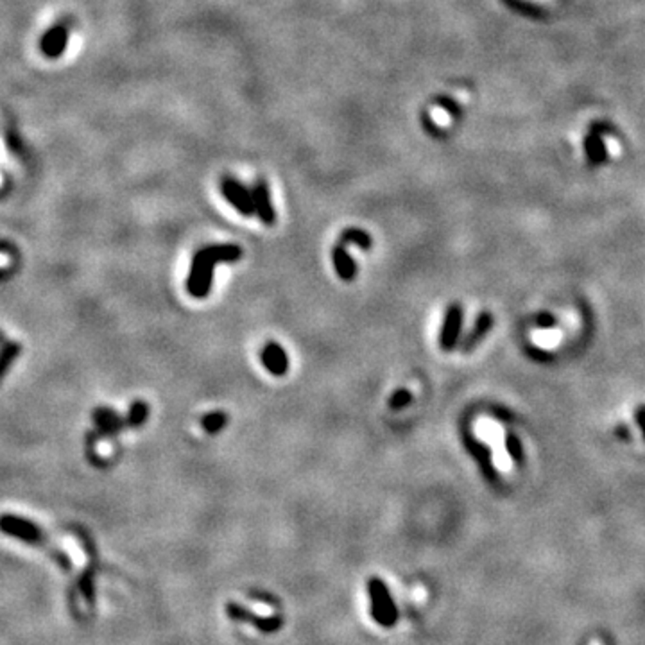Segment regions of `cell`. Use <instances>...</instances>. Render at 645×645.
<instances>
[{
    "instance_id": "obj_1",
    "label": "cell",
    "mask_w": 645,
    "mask_h": 645,
    "mask_svg": "<svg viewBox=\"0 0 645 645\" xmlns=\"http://www.w3.org/2000/svg\"><path fill=\"white\" fill-rule=\"evenodd\" d=\"M242 257V249L237 244H212L196 251L192 258L187 278V292L196 299L210 294L214 283V269L219 264H235Z\"/></svg>"
},
{
    "instance_id": "obj_2",
    "label": "cell",
    "mask_w": 645,
    "mask_h": 645,
    "mask_svg": "<svg viewBox=\"0 0 645 645\" xmlns=\"http://www.w3.org/2000/svg\"><path fill=\"white\" fill-rule=\"evenodd\" d=\"M368 595L371 600V617L382 627H393L398 622V608L388 585L379 577L368 581Z\"/></svg>"
},
{
    "instance_id": "obj_3",
    "label": "cell",
    "mask_w": 645,
    "mask_h": 645,
    "mask_svg": "<svg viewBox=\"0 0 645 645\" xmlns=\"http://www.w3.org/2000/svg\"><path fill=\"white\" fill-rule=\"evenodd\" d=\"M0 533L5 536L29 543L33 547H49V538L34 522L18 514H0Z\"/></svg>"
},
{
    "instance_id": "obj_4",
    "label": "cell",
    "mask_w": 645,
    "mask_h": 645,
    "mask_svg": "<svg viewBox=\"0 0 645 645\" xmlns=\"http://www.w3.org/2000/svg\"><path fill=\"white\" fill-rule=\"evenodd\" d=\"M226 613H228V617L231 618V620L251 624V626L257 627L258 631L266 633V635L276 633L281 626H283V618H281L280 615H273V617H260V615L249 611L248 608H244V606H240V604H237V603L226 604Z\"/></svg>"
},
{
    "instance_id": "obj_5",
    "label": "cell",
    "mask_w": 645,
    "mask_h": 645,
    "mask_svg": "<svg viewBox=\"0 0 645 645\" xmlns=\"http://www.w3.org/2000/svg\"><path fill=\"white\" fill-rule=\"evenodd\" d=\"M463 330V307L452 303L444 312L443 325L440 332V346L443 351L455 350L459 342V336Z\"/></svg>"
},
{
    "instance_id": "obj_6",
    "label": "cell",
    "mask_w": 645,
    "mask_h": 645,
    "mask_svg": "<svg viewBox=\"0 0 645 645\" xmlns=\"http://www.w3.org/2000/svg\"><path fill=\"white\" fill-rule=\"evenodd\" d=\"M220 190L223 196L226 197V201L233 206L235 210L239 212L244 217H251L255 214V206H253L251 192L244 187L242 183L237 181L235 178H225L220 183Z\"/></svg>"
},
{
    "instance_id": "obj_7",
    "label": "cell",
    "mask_w": 645,
    "mask_h": 645,
    "mask_svg": "<svg viewBox=\"0 0 645 645\" xmlns=\"http://www.w3.org/2000/svg\"><path fill=\"white\" fill-rule=\"evenodd\" d=\"M260 362L273 377H286L289 371V355L276 341H267L260 351Z\"/></svg>"
},
{
    "instance_id": "obj_8",
    "label": "cell",
    "mask_w": 645,
    "mask_h": 645,
    "mask_svg": "<svg viewBox=\"0 0 645 645\" xmlns=\"http://www.w3.org/2000/svg\"><path fill=\"white\" fill-rule=\"evenodd\" d=\"M251 199L253 206H255V214L258 215V219L262 220L266 226H273L276 223V212L275 206L271 203V196H269V187L264 179H258L255 183V187L251 190Z\"/></svg>"
},
{
    "instance_id": "obj_9",
    "label": "cell",
    "mask_w": 645,
    "mask_h": 645,
    "mask_svg": "<svg viewBox=\"0 0 645 645\" xmlns=\"http://www.w3.org/2000/svg\"><path fill=\"white\" fill-rule=\"evenodd\" d=\"M604 135H606V127L600 126V124H594L588 135H586L585 151L592 165L604 164L606 158H608V151H606V144H604Z\"/></svg>"
},
{
    "instance_id": "obj_10",
    "label": "cell",
    "mask_w": 645,
    "mask_h": 645,
    "mask_svg": "<svg viewBox=\"0 0 645 645\" xmlns=\"http://www.w3.org/2000/svg\"><path fill=\"white\" fill-rule=\"evenodd\" d=\"M94 423L101 435H115L126 427L121 414H118L117 411L110 409V407H97V409H95Z\"/></svg>"
},
{
    "instance_id": "obj_11",
    "label": "cell",
    "mask_w": 645,
    "mask_h": 645,
    "mask_svg": "<svg viewBox=\"0 0 645 645\" xmlns=\"http://www.w3.org/2000/svg\"><path fill=\"white\" fill-rule=\"evenodd\" d=\"M332 262L337 276L344 281H351L357 276V266L350 253L346 251V244L337 242L332 249Z\"/></svg>"
},
{
    "instance_id": "obj_12",
    "label": "cell",
    "mask_w": 645,
    "mask_h": 645,
    "mask_svg": "<svg viewBox=\"0 0 645 645\" xmlns=\"http://www.w3.org/2000/svg\"><path fill=\"white\" fill-rule=\"evenodd\" d=\"M66 29L63 25H54L45 36L42 38V52L49 58L60 56L65 51Z\"/></svg>"
},
{
    "instance_id": "obj_13",
    "label": "cell",
    "mask_w": 645,
    "mask_h": 645,
    "mask_svg": "<svg viewBox=\"0 0 645 645\" xmlns=\"http://www.w3.org/2000/svg\"><path fill=\"white\" fill-rule=\"evenodd\" d=\"M491 327H493V314L491 312L479 314V318H477V321H475V325H473L472 332H470V336L464 339L463 350L464 351L473 350V348L477 346L479 342H481L488 333H490Z\"/></svg>"
},
{
    "instance_id": "obj_14",
    "label": "cell",
    "mask_w": 645,
    "mask_h": 645,
    "mask_svg": "<svg viewBox=\"0 0 645 645\" xmlns=\"http://www.w3.org/2000/svg\"><path fill=\"white\" fill-rule=\"evenodd\" d=\"M149 420V405L144 400H135L127 409V416L124 420L126 427L129 429H140Z\"/></svg>"
},
{
    "instance_id": "obj_15",
    "label": "cell",
    "mask_w": 645,
    "mask_h": 645,
    "mask_svg": "<svg viewBox=\"0 0 645 645\" xmlns=\"http://www.w3.org/2000/svg\"><path fill=\"white\" fill-rule=\"evenodd\" d=\"M20 351H22V344L18 341L5 342L4 346L0 348V383L4 382L5 375L14 364V360L18 359Z\"/></svg>"
},
{
    "instance_id": "obj_16",
    "label": "cell",
    "mask_w": 645,
    "mask_h": 645,
    "mask_svg": "<svg viewBox=\"0 0 645 645\" xmlns=\"http://www.w3.org/2000/svg\"><path fill=\"white\" fill-rule=\"evenodd\" d=\"M228 425V414L225 411H210L201 418V427L206 434L215 435L223 432V429Z\"/></svg>"
},
{
    "instance_id": "obj_17",
    "label": "cell",
    "mask_w": 645,
    "mask_h": 645,
    "mask_svg": "<svg viewBox=\"0 0 645 645\" xmlns=\"http://www.w3.org/2000/svg\"><path fill=\"white\" fill-rule=\"evenodd\" d=\"M339 242L341 244H353V246H357V248H360V249H364V251H368V249H371V237L368 233H366L364 229H360V228H346L344 229V231H342L341 235H339Z\"/></svg>"
},
{
    "instance_id": "obj_18",
    "label": "cell",
    "mask_w": 645,
    "mask_h": 645,
    "mask_svg": "<svg viewBox=\"0 0 645 645\" xmlns=\"http://www.w3.org/2000/svg\"><path fill=\"white\" fill-rule=\"evenodd\" d=\"M505 452L509 454V457L513 459L514 463H522V459H524V448H522V443L514 434H507L505 435Z\"/></svg>"
},
{
    "instance_id": "obj_19",
    "label": "cell",
    "mask_w": 645,
    "mask_h": 645,
    "mask_svg": "<svg viewBox=\"0 0 645 645\" xmlns=\"http://www.w3.org/2000/svg\"><path fill=\"white\" fill-rule=\"evenodd\" d=\"M411 402H412L411 391H407V389H400V391H396V393L391 396V400H389V407L394 409V411H400V409L407 407Z\"/></svg>"
},
{
    "instance_id": "obj_20",
    "label": "cell",
    "mask_w": 645,
    "mask_h": 645,
    "mask_svg": "<svg viewBox=\"0 0 645 645\" xmlns=\"http://www.w3.org/2000/svg\"><path fill=\"white\" fill-rule=\"evenodd\" d=\"M435 103L440 104V106L446 108V110H448V112L452 113L454 117H459V115L463 113V110H461V106H459V104L455 103V101H452V99H450V97H438V101H435Z\"/></svg>"
},
{
    "instance_id": "obj_21",
    "label": "cell",
    "mask_w": 645,
    "mask_h": 645,
    "mask_svg": "<svg viewBox=\"0 0 645 645\" xmlns=\"http://www.w3.org/2000/svg\"><path fill=\"white\" fill-rule=\"evenodd\" d=\"M5 276H8V271H5V269H0V280H4Z\"/></svg>"
}]
</instances>
